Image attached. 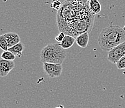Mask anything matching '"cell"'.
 Returning a JSON list of instances; mask_svg holds the SVG:
<instances>
[{"mask_svg": "<svg viewBox=\"0 0 125 108\" xmlns=\"http://www.w3.org/2000/svg\"><path fill=\"white\" fill-rule=\"evenodd\" d=\"M98 42L102 50L110 51L125 42V30L119 26L110 25L102 29Z\"/></svg>", "mask_w": 125, "mask_h": 108, "instance_id": "obj_1", "label": "cell"}, {"mask_svg": "<svg viewBox=\"0 0 125 108\" xmlns=\"http://www.w3.org/2000/svg\"><path fill=\"white\" fill-rule=\"evenodd\" d=\"M66 58V51L60 44L51 43L45 46L40 53V60L43 63L61 64Z\"/></svg>", "mask_w": 125, "mask_h": 108, "instance_id": "obj_2", "label": "cell"}, {"mask_svg": "<svg viewBox=\"0 0 125 108\" xmlns=\"http://www.w3.org/2000/svg\"><path fill=\"white\" fill-rule=\"evenodd\" d=\"M125 56V42L108 52V60L113 64H116Z\"/></svg>", "mask_w": 125, "mask_h": 108, "instance_id": "obj_3", "label": "cell"}, {"mask_svg": "<svg viewBox=\"0 0 125 108\" xmlns=\"http://www.w3.org/2000/svg\"><path fill=\"white\" fill-rule=\"evenodd\" d=\"M43 69L45 72L50 78H58L62 72V66L61 64L43 63Z\"/></svg>", "mask_w": 125, "mask_h": 108, "instance_id": "obj_4", "label": "cell"}, {"mask_svg": "<svg viewBox=\"0 0 125 108\" xmlns=\"http://www.w3.org/2000/svg\"><path fill=\"white\" fill-rule=\"evenodd\" d=\"M15 66L14 61H7L1 59L0 60V76L5 77L7 76Z\"/></svg>", "mask_w": 125, "mask_h": 108, "instance_id": "obj_5", "label": "cell"}, {"mask_svg": "<svg viewBox=\"0 0 125 108\" xmlns=\"http://www.w3.org/2000/svg\"><path fill=\"white\" fill-rule=\"evenodd\" d=\"M4 37L7 40L8 44V48L13 47L14 46L16 45L17 44L20 43V37L17 33H7L4 34Z\"/></svg>", "mask_w": 125, "mask_h": 108, "instance_id": "obj_6", "label": "cell"}, {"mask_svg": "<svg viewBox=\"0 0 125 108\" xmlns=\"http://www.w3.org/2000/svg\"><path fill=\"white\" fill-rule=\"evenodd\" d=\"M75 42L79 47L85 48L88 46L89 42V35L88 32L80 34L75 38Z\"/></svg>", "mask_w": 125, "mask_h": 108, "instance_id": "obj_7", "label": "cell"}, {"mask_svg": "<svg viewBox=\"0 0 125 108\" xmlns=\"http://www.w3.org/2000/svg\"><path fill=\"white\" fill-rule=\"evenodd\" d=\"M75 42V39L73 36L65 35L64 39L60 43V44L64 49H67L73 46Z\"/></svg>", "mask_w": 125, "mask_h": 108, "instance_id": "obj_8", "label": "cell"}, {"mask_svg": "<svg viewBox=\"0 0 125 108\" xmlns=\"http://www.w3.org/2000/svg\"><path fill=\"white\" fill-rule=\"evenodd\" d=\"M88 6L90 11L95 15L99 13L102 10V6L100 2L97 0H90L88 1Z\"/></svg>", "mask_w": 125, "mask_h": 108, "instance_id": "obj_9", "label": "cell"}, {"mask_svg": "<svg viewBox=\"0 0 125 108\" xmlns=\"http://www.w3.org/2000/svg\"><path fill=\"white\" fill-rule=\"evenodd\" d=\"M24 49V46L22 43H20L17 44L16 45L14 46L13 47L8 49L9 51L11 52L12 54H14L16 56H18L19 58L22 56V52Z\"/></svg>", "mask_w": 125, "mask_h": 108, "instance_id": "obj_10", "label": "cell"}, {"mask_svg": "<svg viewBox=\"0 0 125 108\" xmlns=\"http://www.w3.org/2000/svg\"><path fill=\"white\" fill-rule=\"evenodd\" d=\"M16 56L14 54H12L11 52L8 51H3V53L1 54V59L4 60H7V61H14V60L16 58Z\"/></svg>", "mask_w": 125, "mask_h": 108, "instance_id": "obj_11", "label": "cell"}, {"mask_svg": "<svg viewBox=\"0 0 125 108\" xmlns=\"http://www.w3.org/2000/svg\"><path fill=\"white\" fill-rule=\"evenodd\" d=\"M0 47L2 49L4 50V51H8L9 49L7 40L6 39V37H4V35L0 36Z\"/></svg>", "mask_w": 125, "mask_h": 108, "instance_id": "obj_12", "label": "cell"}, {"mask_svg": "<svg viewBox=\"0 0 125 108\" xmlns=\"http://www.w3.org/2000/svg\"><path fill=\"white\" fill-rule=\"evenodd\" d=\"M62 6V3L60 1H57V0H56V1H53L52 4H51V7L54 9V10H58V11L61 10Z\"/></svg>", "mask_w": 125, "mask_h": 108, "instance_id": "obj_13", "label": "cell"}, {"mask_svg": "<svg viewBox=\"0 0 125 108\" xmlns=\"http://www.w3.org/2000/svg\"><path fill=\"white\" fill-rule=\"evenodd\" d=\"M116 65L117 68L118 69H120V70L125 69V56L124 57H123L122 58L117 62Z\"/></svg>", "mask_w": 125, "mask_h": 108, "instance_id": "obj_14", "label": "cell"}, {"mask_svg": "<svg viewBox=\"0 0 125 108\" xmlns=\"http://www.w3.org/2000/svg\"><path fill=\"white\" fill-rule=\"evenodd\" d=\"M65 36V33L63 32H61L57 36L55 37V40L57 42H62L63 41V39H64Z\"/></svg>", "mask_w": 125, "mask_h": 108, "instance_id": "obj_15", "label": "cell"}, {"mask_svg": "<svg viewBox=\"0 0 125 108\" xmlns=\"http://www.w3.org/2000/svg\"><path fill=\"white\" fill-rule=\"evenodd\" d=\"M65 108L63 107V105H59V106H57V108Z\"/></svg>", "mask_w": 125, "mask_h": 108, "instance_id": "obj_16", "label": "cell"}]
</instances>
